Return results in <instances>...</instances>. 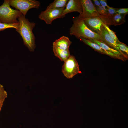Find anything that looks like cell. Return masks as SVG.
Instances as JSON below:
<instances>
[{
	"instance_id": "obj_2",
	"label": "cell",
	"mask_w": 128,
	"mask_h": 128,
	"mask_svg": "<svg viewBox=\"0 0 128 128\" xmlns=\"http://www.w3.org/2000/svg\"><path fill=\"white\" fill-rule=\"evenodd\" d=\"M73 23L69 30L70 36H74L79 39L82 37L101 42L100 35L90 30L87 26L83 19L78 16L73 17Z\"/></svg>"
},
{
	"instance_id": "obj_10",
	"label": "cell",
	"mask_w": 128,
	"mask_h": 128,
	"mask_svg": "<svg viewBox=\"0 0 128 128\" xmlns=\"http://www.w3.org/2000/svg\"><path fill=\"white\" fill-rule=\"evenodd\" d=\"M87 27L92 31L99 34L102 27V21L99 17H95L83 19Z\"/></svg>"
},
{
	"instance_id": "obj_19",
	"label": "cell",
	"mask_w": 128,
	"mask_h": 128,
	"mask_svg": "<svg viewBox=\"0 0 128 128\" xmlns=\"http://www.w3.org/2000/svg\"><path fill=\"white\" fill-rule=\"evenodd\" d=\"M7 97V93L3 85L0 84V103H3Z\"/></svg>"
},
{
	"instance_id": "obj_23",
	"label": "cell",
	"mask_w": 128,
	"mask_h": 128,
	"mask_svg": "<svg viewBox=\"0 0 128 128\" xmlns=\"http://www.w3.org/2000/svg\"><path fill=\"white\" fill-rule=\"evenodd\" d=\"M116 12L117 13L126 15L128 14V8H117Z\"/></svg>"
},
{
	"instance_id": "obj_1",
	"label": "cell",
	"mask_w": 128,
	"mask_h": 128,
	"mask_svg": "<svg viewBox=\"0 0 128 128\" xmlns=\"http://www.w3.org/2000/svg\"><path fill=\"white\" fill-rule=\"evenodd\" d=\"M18 28L16 31L21 37L24 45L31 52L34 51L36 47L35 38L32 30L35 27L34 22H30L22 14L18 18Z\"/></svg>"
},
{
	"instance_id": "obj_14",
	"label": "cell",
	"mask_w": 128,
	"mask_h": 128,
	"mask_svg": "<svg viewBox=\"0 0 128 128\" xmlns=\"http://www.w3.org/2000/svg\"><path fill=\"white\" fill-rule=\"evenodd\" d=\"M52 47L53 51L55 55L62 61L64 62L70 55L69 50H61L54 46H53Z\"/></svg>"
},
{
	"instance_id": "obj_17",
	"label": "cell",
	"mask_w": 128,
	"mask_h": 128,
	"mask_svg": "<svg viewBox=\"0 0 128 128\" xmlns=\"http://www.w3.org/2000/svg\"><path fill=\"white\" fill-rule=\"evenodd\" d=\"M19 25L18 22L12 23H6L0 22V31L9 28H15L16 30L18 29Z\"/></svg>"
},
{
	"instance_id": "obj_21",
	"label": "cell",
	"mask_w": 128,
	"mask_h": 128,
	"mask_svg": "<svg viewBox=\"0 0 128 128\" xmlns=\"http://www.w3.org/2000/svg\"><path fill=\"white\" fill-rule=\"evenodd\" d=\"M117 46L121 51L125 52L127 55H128V47L126 45L121 42L117 44Z\"/></svg>"
},
{
	"instance_id": "obj_9",
	"label": "cell",
	"mask_w": 128,
	"mask_h": 128,
	"mask_svg": "<svg viewBox=\"0 0 128 128\" xmlns=\"http://www.w3.org/2000/svg\"><path fill=\"white\" fill-rule=\"evenodd\" d=\"M99 35L101 42L105 43L110 47L119 51L123 55L126 56L123 52L120 50L117 46V44L103 26Z\"/></svg>"
},
{
	"instance_id": "obj_7",
	"label": "cell",
	"mask_w": 128,
	"mask_h": 128,
	"mask_svg": "<svg viewBox=\"0 0 128 128\" xmlns=\"http://www.w3.org/2000/svg\"><path fill=\"white\" fill-rule=\"evenodd\" d=\"M64 8H53L41 12L38 17L47 24H51L52 21L57 18H62V15Z\"/></svg>"
},
{
	"instance_id": "obj_24",
	"label": "cell",
	"mask_w": 128,
	"mask_h": 128,
	"mask_svg": "<svg viewBox=\"0 0 128 128\" xmlns=\"http://www.w3.org/2000/svg\"><path fill=\"white\" fill-rule=\"evenodd\" d=\"M99 1L101 5L102 6L105 7H107L108 5L107 3V1L106 0H99Z\"/></svg>"
},
{
	"instance_id": "obj_15",
	"label": "cell",
	"mask_w": 128,
	"mask_h": 128,
	"mask_svg": "<svg viewBox=\"0 0 128 128\" xmlns=\"http://www.w3.org/2000/svg\"><path fill=\"white\" fill-rule=\"evenodd\" d=\"M88 40L97 44L102 48L105 50L112 53L116 55L122 56L125 58H127V56L124 55L119 51L110 47L103 42L95 40L89 39Z\"/></svg>"
},
{
	"instance_id": "obj_26",
	"label": "cell",
	"mask_w": 128,
	"mask_h": 128,
	"mask_svg": "<svg viewBox=\"0 0 128 128\" xmlns=\"http://www.w3.org/2000/svg\"><path fill=\"white\" fill-rule=\"evenodd\" d=\"M3 105V103L0 104V112L1 111L2 108V107Z\"/></svg>"
},
{
	"instance_id": "obj_13",
	"label": "cell",
	"mask_w": 128,
	"mask_h": 128,
	"mask_svg": "<svg viewBox=\"0 0 128 128\" xmlns=\"http://www.w3.org/2000/svg\"><path fill=\"white\" fill-rule=\"evenodd\" d=\"M72 42L69 38L63 36L59 39L55 40L53 43V46L64 50H69V47L72 44Z\"/></svg>"
},
{
	"instance_id": "obj_16",
	"label": "cell",
	"mask_w": 128,
	"mask_h": 128,
	"mask_svg": "<svg viewBox=\"0 0 128 128\" xmlns=\"http://www.w3.org/2000/svg\"><path fill=\"white\" fill-rule=\"evenodd\" d=\"M68 1V0H55L47 7L46 10L53 8H65Z\"/></svg>"
},
{
	"instance_id": "obj_8",
	"label": "cell",
	"mask_w": 128,
	"mask_h": 128,
	"mask_svg": "<svg viewBox=\"0 0 128 128\" xmlns=\"http://www.w3.org/2000/svg\"><path fill=\"white\" fill-rule=\"evenodd\" d=\"M126 15L116 13L112 17L100 15L99 17L102 22L109 27L111 25L115 26L124 23L126 22Z\"/></svg>"
},
{
	"instance_id": "obj_5",
	"label": "cell",
	"mask_w": 128,
	"mask_h": 128,
	"mask_svg": "<svg viewBox=\"0 0 128 128\" xmlns=\"http://www.w3.org/2000/svg\"><path fill=\"white\" fill-rule=\"evenodd\" d=\"M62 72L64 76L69 79L81 73L80 70L78 61L74 56L70 55L64 62Z\"/></svg>"
},
{
	"instance_id": "obj_25",
	"label": "cell",
	"mask_w": 128,
	"mask_h": 128,
	"mask_svg": "<svg viewBox=\"0 0 128 128\" xmlns=\"http://www.w3.org/2000/svg\"><path fill=\"white\" fill-rule=\"evenodd\" d=\"M92 1L93 2L95 5L96 6V7H98L101 5L98 0H93Z\"/></svg>"
},
{
	"instance_id": "obj_4",
	"label": "cell",
	"mask_w": 128,
	"mask_h": 128,
	"mask_svg": "<svg viewBox=\"0 0 128 128\" xmlns=\"http://www.w3.org/2000/svg\"><path fill=\"white\" fill-rule=\"evenodd\" d=\"M9 4L25 16L29 9L33 8L38 9L40 6V2L35 0H9Z\"/></svg>"
},
{
	"instance_id": "obj_12",
	"label": "cell",
	"mask_w": 128,
	"mask_h": 128,
	"mask_svg": "<svg viewBox=\"0 0 128 128\" xmlns=\"http://www.w3.org/2000/svg\"><path fill=\"white\" fill-rule=\"evenodd\" d=\"M80 39L87 45H88L95 51L101 54L106 55L112 58L123 60L122 56L118 55L112 53L105 50L102 48L98 45L88 39L81 37Z\"/></svg>"
},
{
	"instance_id": "obj_27",
	"label": "cell",
	"mask_w": 128,
	"mask_h": 128,
	"mask_svg": "<svg viewBox=\"0 0 128 128\" xmlns=\"http://www.w3.org/2000/svg\"></svg>"
},
{
	"instance_id": "obj_22",
	"label": "cell",
	"mask_w": 128,
	"mask_h": 128,
	"mask_svg": "<svg viewBox=\"0 0 128 128\" xmlns=\"http://www.w3.org/2000/svg\"><path fill=\"white\" fill-rule=\"evenodd\" d=\"M108 14L107 16L112 17L117 13L116 10L117 8H115L110 7L108 6L106 7Z\"/></svg>"
},
{
	"instance_id": "obj_20",
	"label": "cell",
	"mask_w": 128,
	"mask_h": 128,
	"mask_svg": "<svg viewBox=\"0 0 128 128\" xmlns=\"http://www.w3.org/2000/svg\"><path fill=\"white\" fill-rule=\"evenodd\" d=\"M96 7L97 10L100 15L103 16H107L108 15V12L106 7L101 5Z\"/></svg>"
},
{
	"instance_id": "obj_11",
	"label": "cell",
	"mask_w": 128,
	"mask_h": 128,
	"mask_svg": "<svg viewBox=\"0 0 128 128\" xmlns=\"http://www.w3.org/2000/svg\"><path fill=\"white\" fill-rule=\"evenodd\" d=\"M77 12L81 14L82 8L80 0H69L67 3L66 8L64 9L62 15V18L66 14L73 12Z\"/></svg>"
},
{
	"instance_id": "obj_6",
	"label": "cell",
	"mask_w": 128,
	"mask_h": 128,
	"mask_svg": "<svg viewBox=\"0 0 128 128\" xmlns=\"http://www.w3.org/2000/svg\"><path fill=\"white\" fill-rule=\"evenodd\" d=\"M82 8V12L78 16L83 19L95 17H99L100 14L96 7L90 0H80Z\"/></svg>"
},
{
	"instance_id": "obj_3",
	"label": "cell",
	"mask_w": 128,
	"mask_h": 128,
	"mask_svg": "<svg viewBox=\"0 0 128 128\" xmlns=\"http://www.w3.org/2000/svg\"><path fill=\"white\" fill-rule=\"evenodd\" d=\"M9 0H5L0 6V22L12 23L18 22L17 19L22 14L19 10L12 9Z\"/></svg>"
},
{
	"instance_id": "obj_18",
	"label": "cell",
	"mask_w": 128,
	"mask_h": 128,
	"mask_svg": "<svg viewBox=\"0 0 128 128\" xmlns=\"http://www.w3.org/2000/svg\"><path fill=\"white\" fill-rule=\"evenodd\" d=\"M102 25L105 28L109 35L114 40L117 44L119 43L122 42L119 40L116 36L115 33L111 30L109 27L105 24L102 21Z\"/></svg>"
}]
</instances>
